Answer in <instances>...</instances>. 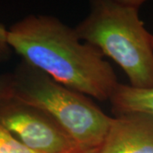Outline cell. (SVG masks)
<instances>
[{
	"mask_svg": "<svg viewBox=\"0 0 153 153\" xmlns=\"http://www.w3.org/2000/svg\"><path fill=\"white\" fill-rule=\"evenodd\" d=\"M8 43L29 66L86 96L110 100L119 84L104 55L55 16L24 17L8 29Z\"/></svg>",
	"mask_w": 153,
	"mask_h": 153,
	"instance_id": "cell-1",
	"label": "cell"
},
{
	"mask_svg": "<svg viewBox=\"0 0 153 153\" xmlns=\"http://www.w3.org/2000/svg\"><path fill=\"white\" fill-rule=\"evenodd\" d=\"M143 0H93L76 27L79 38L93 45L124 71L131 87L153 88L152 34L140 18Z\"/></svg>",
	"mask_w": 153,
	"mask_h": 153,
	"instance_id": "cell-2",
	"label": "cell"
},
{
	"mask_svg": "<svg viewBox=\"0 0 153 153\" xmlns=\"http://www.w3.org/2000/svg\"><path fill=\"white\" fill-rule=\"evenodd\" d=\"M13 98L48 114L81 149L103 142L112 117L86 95L55 81L26 62L12 73Z\"/></svg>",
	"mask_w": 153,
	"mask_h": 153,
	"instance_id": "cell-3",
	"label": "cell"
},
{
	"mask_svg": "<svg viewBox=\"0 0 153 153\" xmlns=\"http://www.w3.org/2000/svg\"><path fill=\"white\" fill-rule=\"evenodd\" d=\"M0 124L36 153H70L81 149L49 115L15 98L0 103Z\"/></svg>",
	"mask_w": 153,
	"mask_h": 153,
	"instance_id": "cell-4",
	"label": "cell"
},
{
	"mask_svg": "<svg viewBox=\"0 0 153 153\" xmlns=\"http://www.w3.org/2000/svg\"><path fill=\"white\" fill-rule=\"evenodd\" d=\"M97 153H153V117L130 112L112 117Z\"/></svg>",
	"mask_w": 153,
	"mask_h": 153,
	"instance_id": "cell-5",
	"label": "cell"
},
{
	"mask_svg": "<svg viewBox=\"0 0 153 153\" xmlns=\"http://www.w3.org/2000/svg\"><path fill=\"white\" fill-rule=\"evenodd\" d=\"M110 101L117 115L140 112L153 117V88L142 89L119 83Z\"/></svg>",
	"mask_w": 153,
	"mask_h": 153,
	"instance_id": "cell-6",
	"label": "cell"
},
{
	"mask_svg": "<svg viewBox=\"0 0 153 153\" xmlns=\"http://www.w3.org/2000/svg\"><path fill=\"white\" fill-rule=\"evenodd\" d=\"M0 153H36L0 124Z\"/></svg>",
	"mask_w": 153,
	"mask_h": 153,
	"instance_id": "cell-7",
	"label": "cell"
},
{
	"mask_svg": "<svg viewBox=\"0 0 153 153\" xmlns=\"http://www.w3.org/2000/svg\"><path fill=\"white\" fill-rule=\"evenodd\" d=\"M13 78L12 74L0 75V103L13 98Z\"/></svg>",
	"mask_w": 153,
	"mask_h": 153,
	"instance_id": "cell-8",
	"label": "cell"
},
{
	"mask_svg": "<svg viewBox=\"0 0 153 153\" xmlns=\"http://www.w3.org/2000/svg\"><path fill=\"white\" fill-rule=\"evenodd\" d=\"M10 47L8 43V29L0 24V61L8 58Z\"/></svg>",
	"mask_w": 153,
	"mask_h": 153,
	"instance_id": "cell-9",
	"label": "cell"
},
{
	"mask_svg": "<svg viewBox=\"0 0 153 153\" xmlns=\"http://www.w3.org/2000/svg\"><path fill=\"white\" fill-rule=\"evenodd\" d=\"M97 150H98V148H96V149H77L76 151L70 153H97Z\"/></svg>",
	"mask_w": 153,
	"mask_h": 153,
	"instance_id": "cell-10",
	"label": "cell"
},
{
	"mask_svg": "<svg viewBox=\"0 0 153 153\" xmlns=\"http://www.w3.org/2000/svg\"><path fill=\"white\" fill-rule=\"evenodd\" d=\"M152 44H153V35H152Z\"/></svg>",
	"mask_w": 153,
	"mask_h": 153,
	"instance_id": "cell-11",
	"label": "cell"
}]
</instances>
